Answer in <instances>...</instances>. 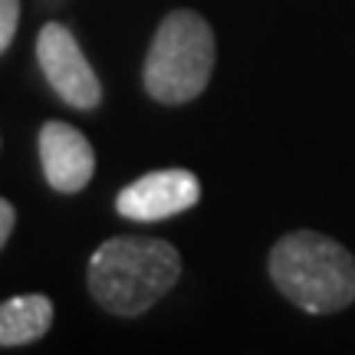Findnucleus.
I'll return each instance as SVG.
<instances>
[{
    "instance_id": "1",
    "label": "nucleus",
    "mask_w": 355,
    "mask_h": 355,
    "mask_svg": "<svg viewBox=\"0 0 355 355\" xmlns=\"http://www.w3.org/2000/svg\"><path fill=\"white\" fill-rule=\"evenodd\" d=\"M181 279V254L158 237H112L89 257V296L112 316H141Z\"/></svg>"
},
{
    "instance_id": "2",
    "label": "nucleus",
    "mask_w": 355,
    "mask_h": 355,
    "mask_svg": "<svg viewBox=\"0 0 355 355\" xmlns=\"http://www.w3.org/2000/svg\"><path fill=\"white\" fill-rule=\"evenodd\" d=\"M270 279L296 309L313 316L343 313L355 303V257L319 230H293L266 257Z\"/></svg>"
},
{
    "instance_id": "3",
    "label": "nucleus",
    "mask_w": 355,
    "mask_h": 355,
    "mask_svg": "<svg viewBox=\"0 0 355 355\" xmlns=\"http://www.w3.org/2000/svg\"><path fill=\"white\" fill-rule=\"evenodd\" d=\"M214 60L217 43L211 24L198 10H171L158 24L145 56V92L165 105H184L207 89Z\"/></svg>"
},
{
    "instance_id": "4",
    "label": "nucleus",
    "mask_w": 355,
    "mask_h": 355,
    "mask_svg": "<svg viewBox=\"0 0 355 355\" xmlns=\"http://www.w3.org/2000/svg\"><path fill=\"white\" fill-rule=\"evenodd\" d=\"M37 60L53 92L73 109H96L102 102V83L79 50V40L63 24H46L37 37Z\"/></svg>"
},
{
    "instance_id": "5",
    "label": "nucleus",
    "mask_w": 355,
    "mask_h": 355,
    "mask_svg": "<svg viewBox=\"0 0 355 355\" xmlns=\"http://www.w3.org/2000/svg\"><path fill=\"white\" fill-rule=\"evenodd\" d=\"M198 201H201V181L188 168H162V171L141 175L139 181L119 191L115 211L128 220L152 224V220L184 214Z\"/></svg>"
},
{
    "instance_id": "6",
    "label": "nucleus",
    "mask_w": 355,
    "mask_h": 355,
    "mask_svg": "<svg viewBox=\"0 0 355 355\" xmlns=\"http://www.w3.org/2000/svg\"><path fill=\"white\" fill-rule=\"evenodd\" d=\"M40 162L43 175L60 194H79L92 181L96 152L79 128L66 122H46L40 128Z\"/></svg>"
},
{
    "instance_id": "7",
    "label": "nucleus",
    "mask_w": 355,
    "mask_h": 355,
    "mask_svg": "<svg viewBox=\"0 0 355 355\" xmlns=\"http://www.w3.org/2000/svg\"><path fill=\"white\" fill-rule=\"evenodd\" d=\"M53 300L43 293H26L0 303V345H30L43 339L53 326Z\"/></svg>"
},
{
    "instance_id": "8",
    "label": "nucleus",
    "mask_w": 355,
    "mask_h": 355,
    "mask_svg": "<svg viewBox=\"0 0 355 355\" xmlns=\"http://www.w3.org/2000/svg\"><path fill=\"white\" fill-rule=\"evenodd\" d=\"M20 24V0H0V53H7Z\"/></svg>"
},
{
    "instance_id": "9",
    "label": "nucleus",
    "mask_w": 355,
    "mask_h": 355,
    "mask_svg": "<svg viewBox=\"0 0 355 355\" xmlns=\"http://www.w3.org/2000/svg\"><path fill=\"white\" fill-rule=\"evenodd\" d=\"M13 224H17V211H13L10 201H3V198H0V250H3V243L10 241Z\"/></svg>"
}]
</instances>
